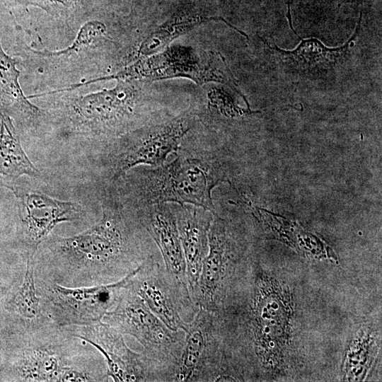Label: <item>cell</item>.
<instances>
[{"label":"cell","instance_id":"obj_11","mask_svg":"<svg viewBox=\"0 0 382 382\" xmlns=\"http://www.w3.org/2000/svg\"><path fill=\"white\" fill-rule=\"evenodd\" d=\"M98 349L105 357L106 375L114 381L159 382L157 373L141 352L131 350L123 335L105 322L92 324L89 335L79 336Z\"/></svg>","mask_w":382,"mask_h":382},{"label":"cell","instance_id":"obj_17","mask_svg":"<svg viewBox=\"0 0 382 382\" xmlns=\"http://www.w3.org/2000/svg\"><path fill=\"white\" fill-rule=\"evenodd\" d=\"M40 175L23 150L11 116L0 110V175L16 180L22 175Z\"/></svg>","mask_w":382,"mask_h":382},{"label":"cell","instance_id":"obj_7","mask_svg":"<svg viewBox=\"0 0 382 382\" xmlns=\"http://www.w3.org/2000/svg\"><path fill=\"white\" fill-rule=\"evenodd\" d=\"M111 89L76 97L68 115L76 130L107 134L123 131L135 114L140 97L139 80H117Z\"/></svg>","mask_w":382,"mask_h":382},{"label":"cell","instance_id":"obj_22","mask_svg":"<svg viewBox=\"0 0 382 382\" xmlns=\"http://www.w3.org/2000/svg\"><path fill=\"white\" fill-rule=\"evenodd\" d=\"M7 7L33 6L54 17H66L76 8L78 0H0Z\"/></svg>","mask_w":382,"mask_h":382},{"label":"cell","instance_id":"obj_8","mask_svg":"<svg viewBox=\"0 0 382 382\" xmlns=\"http://www.w3.org/2000/svg\"><path fill=\"white\" fill-rule=\"evenodd\" d=\"M223 220L216 216L209 231V249L204 259L194 300L210 312L221 306L228 290L238 250Z\"/></svg>","mask_w":382,"mask_h":382},{"label":"cell","instance_id":"obj_10","mask_svg":"<svg viewBox=\"0 0 382 382\" xmlns=\"http://www.w3.org/2000/svg\"><path fill=\"white\" fill-rule=\"evenodd\" d=\"M8 187L16 197L19 216L34 250L59 224L76 220L83 213L76 202L59 200L26 187Z\"/></svg>","mask_w":382,"mask_h":382},{"label":"cell","instance_id":"obj_14","mask_svg":"<svg viewBox=\"0 0 382 382\" xmlns=\"http://www.w3.org/2000/svg\"><path fill=\"white\" fill-rule=\"evenodd\" d=\"M174 212L185 261L189 291L195 302L202 265L208 253L212 216L210 211L197 206L180 205Z\"/></svg>","mask_w":382,"mask_h":382},{"label":"cell","instance_id":"obj_9","mask_svg":"<svg viewBox=\"0 0 382 382\" xmlns=\"http://www.w3.org/2000/svg\"><path fill=\"white\" fill-rule=\"evenodd\" d=\"M190 129L185 118L135 132L120 143L114 158V178L141 164L161 166L168 154L178 150Z\"/></svg>","mask_w":382,"mask_h":382},{"label":"cell","instance_id":"obj_23","mask_svg":"<svg viewBox=\"0 0 382 382\" xmlns=\"http://www.w3.org/2000/svg\"><path fill=\"white\" fill-rule=\"evenodd\" d=\"M217 1L223 4H226L229 2L231 0H217Z\"/></svg>","mask_w":382,"mask_h":382},{"label":"cell","instance_id":"obj_18","mask_svg":"<svg viewBox=\"0 0 382 382\" xmlns=\"http://www.w3.org/2000/svg\"><path fill=\"white\" fill-rule=\"evenodd\" d=\"M361 20L360 15L356 32L352 37L342 47L328 48L316 39L301 40V44L294 51H285L278 47H267L277 52L282 61L289 66L299 70H311L328 68L335 64L347 50L349 45L357 37Z\"/></svg>","mask_w":382,"mask_h":382},{"label":"cell","instance_id":"obj_21","mask_svg":"<svg viewBox=\"0 0 382 382\" xmlns=\"http://www.w3.org/2000/svg\"><path fill=\"white\" fill-rule=\"evenodd\" d=\"M32 260V259H31ZM28 260L23 284L15 303L20 313L25 318L33 319L39 313L40 300L37 296L34 270L32 261Z\"/></svg>","mask_w":382,"mask_h":382},{"label":"cell","instance_id":"obj_6","mask_svg":"<svg viewBox=\"0 0 382 382\" xmlns=\"http://www.w3.org/2000/svg\"><path fill=\"white\" fill-rule=\"evenodd\" d=\"M126 286L140 296L150 310L170 329L187 331L199 307L188 289L166 270L161 254L145 260Z\"/></svg>","mask_w":382,"mask_h":382},{"label":"cell","instance_id":"obj_3","mask_svg":"<svg viewBox=\"0 0 382 382\" xmlns=\"http://www.w3.org/2000/svg\"><path fill=\"white\" fill-rule=\"evenodd\" d=\"M139 174L135 193L140 204L189 203L214 212L211 192L219 178L209 161L178 158L169 164L144 170Z\"/></svg>","mask_w":382,"mask_h":382},{"label":"cell","instance_id":"obj_4","mask_svg":"<svg viewBox=\"0 0 382 382\" xmlns=\"http://www.w3.org/2000/svg\"><path fill=\"white\" fill-rule=\"evenodd\" d=\"M176 77L189 79L198 85L218 82L238 89L220 53L180 45H171L161 52L136 59L120 71L91 79L89 83L110 79L153 81Z\"/></svg>","mask_w":382,"mask_h":382},{"label":"cell","instance_id":"obj_5","mask_svg":"<svg viewBox=\"0 0 382 382\" xmlns=\"http://www.w3.org/2000/svg\"><path fill=\"white\" fill-rule=\"evenodd\" d=\"M239 378L228 359L213 312L202 308L185 332L173 381H235Z\"/></svg>","mask_w":382,"mask_h":382},{"label":"cell","instance_id":"obj_16","mask_svg":"<svg viewBox=\"0 0 382 382\" xmlns=\"http://www.w3.org/2000/svg\"><path fill=\"white\" fill-rule=\"evenodd\" d=\"M210 21H222L230 25L221 17L211 16L194 9L176 11L144 38L134 59L161 52L177 37Z\"/></svg>","mask_w":382,"mask_h":382},{"label":"cell","instance_id":"obj_2","mask_svg":"<svg viewBox=\"0 0 382 382\" xmlns=\"http://www.w3.org/2000/svg\"><path fill=\"white\" fill-rule=\"evenodd\" d=\"M103 321L122 335H129L143 346L142 353L154 366L161 381H173L185 332L168 328L143 299L126 284Z\"/></svg>","mask_w":382,"mask_h":382},{"label":"cell","instance_id":"obj_20","mask_svg":"<svg viewBox=\"0 0 382 382\" xmlns=\"http://www.w3.org/2000/svg\"><path fill=\"white\" fill-rule=\"evenodd\" d=\"M105 33L106 27L104 23L96 20L90 21L83 25L71 45L66 49L58 52L33 51L46 57H71L73 54H76L81 50L82 48L90 47L98 42L105 37Z\"/></svg>","mask_w":382,"mask_h":382},{"label":"cell","instance_id":"obj_15","mask_svg":"<svg viewBox=\"0 0 382 382\" xmlns=\"http://www.w3.org/2000/svg\"><path fill=\"white\" fill-rule=\"evenodd\" d=\"M19 61L7 54L1 46L0 38V110L12 116L21 123L35 120L41 110L31 103L24 95L16 67Z\"/></svg>","mask_w":382,"mask_h":382},{"label":"cell","instance_id":"obj_13","mask_svg":"<svg viewBox=\"0 0 382 382\" xmlns=\"http://www.w3.org/2000/svg\"><path fill=\"white\" fill-rule=\"evenodd\" d=\"M139 222L157 245L166 270L189 290L185 261L174 209L165 203L146 206Z\"/></svg>","mask_w":382,"mask_h":382},{"label":"cell","instance_id":"obj_12","mask_svg":"<svg viewBox=\"0 0 382 382\" xmlns=\"http://www.w3.org/2000/svg\"><path fill=\"white\" fill-rule=\"evenodd\" d=\"M135 270L119 281L91 287L68 288L55 284L53 287L55 303L72 322L89 324L100 322L115 305L122 288Z\"/></svg>","mask_w":382,"mask_h":382},{"label":"cell","instance_id":"obj_19","mask_svg":"<svg viewBox=\"0 0 382 382\" xmlns=\"http://www.w3.org/2000/svg\"><path fill=\"white\" fill-rule=\"evenodd\" d=\"M65 367L52 351L31 349L24 360L23 374L30 381H59Z\"/></svg>","mask_w":382,"mask_h":382},{"label":"cell","instance_id":"obj_1","mask_svg":"<svg viewBox=\"0 0 382 382\" xmlns=\"http://www.w3.org/2000/svg\"><path fill=\"white\" fill-rule=\"evenodd\" d=\"M143 226L104 206L100 221L79 234L58 238L55 248L64 257L89 265L107 284L122 279L145 260L160 253Z\"/></svg>","mask_w":382,"mask_h":382}]
</instances>
